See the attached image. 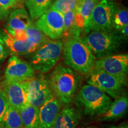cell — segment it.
<instances>
[{"label":"cell","mask_w":128,"mask_h":128,"mask_svg":"<svg viewBox=\"0 0 128 128\" xmlns=\"http://www.w3.org/2000/svg\"><path fill=\"white\" fill-rule=\"evenodd\" d=\"M0 43L8 49L12 55L16 56L33 54L39 48L30 39L26 40L16 39L6 29L0 30Z\"/></svg>","instance_id":"13"},{"label":"cell","mask_w":128,"mask_h":128,"mask_svg":"<svg viewBox=\"0 0 128 128\" xmlns=\"http://www.w3.org/2000/svg\"><path fill=\"white\" fill-rule=\"evenodd\" d=\"M9 11H7L4 10L0 6V21L4 20L8 16Z\"/></svg>","instance_id":"29"},{"label":"cell","mask_w":128,"mask_h":128,"mask_svg":"<svg viewBox=\"0 0 128 128\" xmlns=\"http://www.w3.org/2000/svg\"><path fill=\"white\" fill-rule=\"evenodd\" d=\"M10 34L12 35L16 39L20 40H28V38L26 33L25 30H7Z\"/></svg>","instance_id":"26"},{"label":"cell","mask_w":128,"mask_h":128,"mask_svg":"<svg viewBox=\"0 0 128 128\" xmlns=\"http://www.w3.org/2000/svg\"><path fill=\"white\" fill-rule=\"evenodd\" d=\"M81 118V114L76 108L65 106L60 109L52 128H76Z\"/></svg>","instance_id":"15"},{"label":"cell","mask_w":128,"mask_h":128,"mask_svg":"<svg viewBox=\"0 0 128 128\" xmlns=\"http://www.w3.org/2000/svg\"><path fill=\"white\" fill-rule=\"evenodd\" d=\"M35 76V71L29 63L16 55L10 58L5 71V81H27Z\"/></svg>","instance_id":"11"},{"label":"cell","mask_w":128,"mask_h":128,"mask_svg":"<svg viewBox=\"0 0 128 128\" xmlns=\"http://www.w3.org/2000/svg\"><path fill=\"white\" fill-rule=\"evenodd\" d=\"M87 82L98 88L113 98L120 97L126 86L119 78L102 70L92 68L87 74Z\"/></svg>","instance_id":"7"},{"label":"cell","mask_w":128,"mask_h":128,"mask_svg":"<svg viewBox=\"0 0 128 128\" xmlns=\"http://www.w3.org/2000/svg\"><path fill=\"white\" fill-rule=\"evenodd\" d=\"M85 128H97L96 127V126H88V127H86Z\"/></svg>","instance_id":"32"},{"label":"cell","mask_w":128,"mask_h":128,"mask_svg":"<svg viewBox=\"0 0 128 128\" xmlns=\"http://www.w3.org/2000/svg\"><path fill=\"white\" fill-rule=\"evenodd\" d=\"M52 0H26V6L32 20H38L52 4Z\"/></svg>","instance_id":"19"},{"label":"cell","mask_w":128,"mask_h":128,"mask_svg":"<svg viewBox=\"0 0 128 128\" xmlns=\"http://www.w3.org/2000/svg\"><path fill=\"white\" fill-rule=\"evenodd\" d=\"M61 102L53 95L39 108L38 128H52L61 109Z\"/></svg>","instance_id":"14"},{"label":"cell","mask_w":128,"mask_h":128,"mask_svg":"<svg viewBox=\"0 0 128 128\" xmlns=\"http://www.w3.org/2000/svg\"><path fill=\"white\" fill-rule=\"evenodd\" d=\"M28 103L39 108L53 96L49 81L42 74L28 81Z\"/></svg>","instance_id":"10"},{"label":"cell","mask_w":128,"mask_h":128,"mask_svg":"<svg viewBox=\"0 0 128 128\" xmlns=\"http://www.w3.org/2000/svg\"><path fill=\"white\" fill-rule=\"evenodd\" d=\"M98 2L99 0H82L80 3L77 10L84 18L86 26L88 22L94 7Z\"/></svg>","instance_id":"23"},{"label":"cell","mask_w":128,"mask_h":128,"mask_svg":"<svg viewBox=\"0 0 128 128\" xmlns=\"http://www.w3.org/2000/svg\"><path fill=\"white\" fill-rule=\"evenodd\" d=\"M62 52L65 64L76 72L87 74L93 68L96 58L80 37L65 40Z\"/></svg>","instance_id":"1"},{"label":"cell","mask_w":128,"mask_h":128,"mask_svg":"<svg viewBox=\"0 0 128 128\" xmlns=\"http://www.w3.org/2000/svg\"><path fill=\"white\" fill-rule=\"evenodd\" d=\"M0 128H23L19 110L10 105L0 122Z\"/></svg>","instance_id":"20"},{"label":"cell","mask_w":128,"mask_h":128,"mask_svg":"<svg viewBox=\"0 0 128 128\" xmlns=\"http://www.w3.org/2000/svg\"><path fill=\"white\" fill-rule=\"evenodd\" d=\"M108 128H128L127 124H123L119 126H111Z\"/></svg>","instance_id":"31"},{"label":"cell","mask_w":128,"mask_h":128,"mask_svg":"<svg viewBox=\"0 0 128 128\" xmlns=\"http://www.w3.org/2000/svg\"><path fill=\"white\" fill-rule=\"evenodd\" d=\"M93 68L109 74L126 84L128 55V54H114L98 59L96 60Z\"/></svg>","instance_id":"8"},{"label":"cell","mask_w":128,"mask_h":128,"mask_svg":"<svg viewBox=\"0 0 128 128\" xmlns=\"http://www.w3.org/2000/svg\"><path fill=\"white\" fill-rule=\"evenodd\" d=\"M9 106L8 100L4 91L0 88V122L4 118Z\"/></svg>","instance_id":"25"},{"label":"cell","mask_w":128,"mask_h":128,"mask_svg":"<svg viewBox=\"0 0 128 128\" xmlns=\"http://www.w3.org/2000/svg\"><path fill=\"white\" fill-rule=\"evenodd\" d=\"M32 23V19L26 10L23 8H19L14 10L10 14L6 30H24Z\"/></svg>","instance_id":"17"},{"label":"cell","mask_w":128,"mask_h":128,"mask_svg":"<svg viewBox=\"0 0 128 128\" xmlns=\"http://www.w3.org/2000/svg\"><path fill=\"white\" fill-rule=\"evenodd\" d=\"M80 82V76L68 66L59 65L53 71L49 81L52 94L60 102L69 104L73 100Z\"/></svg>","instance_id":"2"},{"label":"cell","mask_w":128,"mask_h":128,"mask_svg":"<svg viewBox=\"0 0 128 128\" xmlns=\"http://www.w3.org/2000/svg\"><path fill=\"white\" fill-rule=\"evenodd\" d=\"M19 0H0V6L7 11L13 8L18 2Z\"/></svg>","instance_id":"27"},{"label":"cell","mask_w":128,"mask_h":128,"mask_svg":"<svg viewBox=\"0 0 128 128\" xmlns=\"http://www.w3.org/2000/svg\"><path fill=\"white\" fill-rule=\"evenodd\" d=\"M8 54L5 50L4 46L0 43V61L4 60L7 57Z\"/></svg>","instance_id":"28"},{"label":"cell","mask_w":128,"mask_h":128,"mask_svg":"<svg viewBox=\"0 0 128 128\" xmlns=\"http://www.w3.org/2000/svg\"><path fill=\"white\" fill-rule=\"evenodd\" d=\"M23 128H38L39 108L27 104L19 109Z\"/></svg>","instance_id":"18"},{"label":"cell","mask_w":128,"mask_h":128,"mask_svg":"<svg viewBox=\"0 0 128 128\" xmlns=\"http://www.w3.org/2000/svg\"><path fill=\"white\" fill-rule=\"evenodd\" d=\"M50 8L60 12L62 15L70 11L68 0H55L54 2H52Z\"/></svg>","instance_id":"24"},{"label":"cell","mask_w":128,"mask_h":128,"mask_svg":"<svg viewBox=\"0 0 128 128\" xmlns=\"http://www.w3.org/2000/svg\"><path fill=\"white\" fill-rule=\"evenodd\" d=\"M28 81H4L3 90L7 96L10 105L19 110L28 104Z\"/></svg>","instance_id":"12"},{"label":"cell","mask_w":128,"mask_h":128,"mask_svg":"<svg viewBox=\"0 0 128 128\" xmlns=\"http://www.w3.org/2000/svg\"><path fill=\"white\" fill-rule=\"evenodd\" d=\"M76 100L85 114L91 116H101L112 103L111 98L106 92L90 84L85 85L79 90Z\"/></svg>","instance_id":"4"},{"label":"cell","mask_w":128,"mask_h":128,"mask_svg":"<svg viewBox=\"0 0 128 128\" xmlns=\"http://www.w3.org/2000/svg\"><path fill=\"white\" fill-rule=\"evenodd\" d=\"M128 108L127 96H120L112 102L108 109L100 116L102 121H111L122 118L125 114Z\"/></svg>","instance_id":"16"},{"label":"cell","mask_w":128,"mask_h":128,"mask_svg":"<svg viewBox=\"0 0 128 128\" xmlns=\"http://www.w3.org/2000/svg\"><path fill=\"white\" fill-rule=\"evenodd\" d=\"M34 24L50 39L58 40L61 38L64 31L63 15L49 8L36 20Z\"/></svg>","instance_id":"9"},{"label":"cell","mask_w":128,"mask_h":128,"mask_svg":"<svg viewBox=\"0 0 128 128\" xmlns=\"http://www.w3.org/2000/svg\"><path fill=\"white\" fill-rule=\"evenodd\" d=\"M25 32L28 39L34 42L39 47L51 40L46 36L34 24L32 23L25 30Z\"/></svg>","instance_id":"21"},{"label":"cell","mask_w":128,"mask_h":128,"mask_svg":"<svg viewBox=\"0 0 128 128\" xmlns=\"http://www.w3.org/2000/svg\"><path fill=\"white\" fill-rule=\"evenodd\" d=\"M121 33L120 35L122 36L124 39L125 40L126 39H128V24L125 26L124 28H122L121 30Z\"/></svg>","instance_id":"30"},{"label":"cell","mask_w":128,"mask_h":128,"mask_svg":"<svg viewBox=\"0 0 128 128\" xmlns=\"http://www.w3.org/2000/svg\"><path fill=\"white\" fill-rule=\"evenodd\" d=\"M63 40H50L32 54L29 64L35 71L46 74L56 65L62 52Z\"/></svg>","instance_id":"5"},{"label":"cell","mask_w":128,"mask_h":128,"mask_svg":"<svg viewBox=\"0 0 128 128\" xmlns=\"http://www.w3.org/2000/svg\"><path fill=\"white\" fill-rule=\"evenodd\" d=\"M115 9L114 2L108 0L99 1L85 27V33L87 34L92 31H111Z\"/></svg>","instance_id":"6"},{"label":"cell","mask_w":128,"mask_h":128,"mask_svg":"<svg viewBox=\"0 0 128 128\" xmlns=\"http://www.w3.org/2000/svg\"><path fill=\"white\" fill-rule=\"evenodd\" d=\"M128 24V11L127 8L115 9L112 20V28L116 30H121Z\"/></svg>","instance_id":"22"},{"label":"cell","mask_w":128,"mask_h":128,"mask_svg":"<svg viewBox=\"0 0 128 128\" xmlns=\"http://www.w3.org/2000/svg\"><path fill=\"white\" fill-rule=\"evenodd\" d=\"M81 39L97 59L113 55L124 40L120 34L112 30L90 32Z\"/></svg>","instance_id":"3"}]
</instances>
